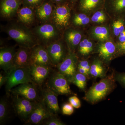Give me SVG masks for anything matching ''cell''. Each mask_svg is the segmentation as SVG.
Wrapping results in <instances>:
<instances>
[{"label":"cell","instance_id":"cell-1","mask_svg":"<svg viewBox=\"0 0 125 125\" xmlns=\"http://www.w3.org/2000/svg\"><path fill=\"white\" fill-rule=\"evenodd\" d=\"M5 31L20 47L31 48L39 44L32 31L20 22L11 23Z\"/></svg>","mask_w":125,"mask_h":125},{"label":"cell","instance_id":"cell-2","mask_svg":"<svg viewBox=\"0 0 125 125\" xmlns=\"http://www.w3.org/2000/svg\"><path fill=\"white\" fill-rule=\"evenodd\" d=\"M114 74L102 78L98 83L90 87L85 94L84 99L94 104L105 98L116 88Z\"/></svg>","mask_w":125,"mask_h":125},{"label":"cell","instance_id":"cell-3","mask_svg":"<svg viewBox=\"0 0 125 125\" xmlns=\"http://www.w3.org/2000/svg\"><path fill=\"white\" fill-rule=\"evenodd\" d=\"M32 31L39 44L46 47L60 39V30L52 22L42 24Z\"/></svg>","mask_w":125,"mask_h":125},{"label":"cell","instance_id":"cell-4","mask_svg":"<svg viewBox=\"0 0 125 125\" xmlns=\"http://www.w3.org/2000/svg\"><path fill=\"white\" fill-rule=\"evenodd\" d=\"M6 90L9 92L17 85L28 83H32L29 67H18L11 69L7 73Z\"/></svg>","mask_w":125,"mask_h":125},{"label":"cell","instance_id":"cell-5","mask_svg":"<svg viewBox=\"0 0 125 125\" xmlns=\"http://www.w3.org/2000/svg\"><path fill=\"white\" fill-rule=\"evenodd\" d=\"M47 82L46 87L58 96L71 95L73 93L67 78L58 71H53Z\"/></svg>","mask_w":125,"mask_h":125},{"label":"cell","instance_id":"cell-6","mask_svg":"<svg viewBox=\"0 0 125 125\" xmlns=\"http://www.w3.org/2000/svg\"><path fill=\"white\" fill-rule=\"evenodd\" d=\"M12 96L11 104L15 113L21 120L25 121L38 102L31 101L16 94H12Z\"/></svg>","mask_w":125,"mask_h":125},{"label":"cell","instance_id":"cell-7","mask_svg":"<svg viewBox=\"0 0 125 125\" xmlns=\"http://www.w3.org/2000/svg\"><path fill=\"white\" fill-rule=\"evenodd\" d=\"M71 9L66 3L55 5L52 16L51 22L61 30L69 24Z\"/></svg>","mask_w":125,"mask_h":125},{"label":"cell","instance_id":"cell-8","mask_svg":"<svg viewBox=\"0 0 125 125\" xmlns=\"http://www.w3.org/2000/svg\"><path fill=\"white\" fill-rule=\"evenodd\" d=\"M38 86L33 83H24L14 87L9 92L31 101L39 102L41 99V92H39Z\"/></svg>","mask_w":125,"mask_h":125},{"label":"cell","instance_id":"cell-9","mask_svg":"<svg viewBox=\"0 0 125 125\" xmlns=\"http://www.w3.org/2000/svg\"><path fill=\"white\" fill-rule=\"evenodd\" d=\"M78 62V57L75 53L69 50L65 59L56 67L57 71L65 76L69 82L77 72Z\"/></svg>","mask_w":125,"mask_h":125},{"label":"cell","instance_id":"cell-10","mask_svg":"<svg viewBox=\"0 0 125 125\" xmlns=\"http://www.w3.org/2000/svg\"><path fill=\"white\" fill-rule=\"evenodd\" d=\"M54 114L48 110L42 100H40L25 121L26 125H42L43 122Z\"/></svg>","mask_w":125,"mask_h":125},{"label":"cell","instance_id":"cell-11","mask_svg":"<svg viewBox=\"0 0 125 125\" xmlns=\"http://www.w3.org/2000/svg\"><path fill=\"white\" fill-rule=\"evenodd\" d=\"M31 65L53 66L46 46L38 44L31 48Z\"/></svg>","mask_w":125,"mask_h":125},{"label":"cell","instance_id":"cell-12","mask_svg":"<svg viewBox=\"0 0 125 125\" xmlns=\"http://www.w3.org/2000/svg\"><path fill=\"white\" fill-rule=\"evenodd\" d=\"M32 83L39 87L42 85L53 72L51 66L32 64L30 66Z\"/></svg>","mask_w":125,"mask_h":125},{"label":"cell","instance_id":"cell-13","mask_svg":"<svg viewBox=\"0 0 125 125\" xmlns=\"http://www.w3.org/2000/svg\"><path fill=\"white\" fill-rule=\"evenodd\" d=\"M46 47L52 64L54 66L56 67L62 62L68 54H66L64 45L60 39L51 43Z\"/></svg>","mask_w":125,"mask_h":125},{"label":"cell","instance_id":"cell-14","mask_svg":"<svg viewBox=\"0 0 125 125\" xmlns=\"http://www.w3.org/2000/svg\"><path fill=\"white\" fill-rule=\"evenodd\" d=\"M57 96L58 95L47 87L41 91V100L48 110L55 115H57L60 111Z\"/></svg>","mask_w":125,"mask_h":125},{"label":"cell","instance_id":"cell-15","mask_svg":"<svg viewBox=\"0 0 125 125\" xmlns=\"http://www.w3.org/2000/svg\"><path fill=\"white\" fill-rule=\"evenodd\" d=\"M55 4L51 0H46L34 9L36 18L42 24L51 22Z\"/></svg>","mask_w":125,"mask_h":125},{"label":"cell","instance_id":"cell-16","mask_svg":"<svg viewBox=\"0 0 125 125\" xmlns=\"http://www.w3.org/2000/svg\"><path fill=\"white\" fill-rule=\"evenodd\" d=\"M22 0H1L0 15L3 18L10 19L17 15Z\"/></svg>","mask_w":125,"mask_h":125},{"label":"cell","instance_id":"cell-17","mask_svg":"<svg viewBox=\"0 0 125 125\" xmlns=\"http://www.w3.org/2000/svg\"><path fill=\"white\" fill-rule=\"evenodd\" d=\"M16 50L14 47H2L0 49V67L7 73L11 69Z\"/></svg>","mask_w":125,"mask_h":125},{"label":"cell","instance_id":"cell-18","mask_svg":"<svg viewBox=\"0 0 125 125\" xmlns=\"http://www.w3.org/2000/svg\"><path fill=\"white\" fill-rule=\"evenodd\" d=\"M31 48L20 47L16 50L11 69L18 67H29L31 65Z\"/></svg>","mask_w":125,"mask_h":125},{"label":"cell","instance_id":"cell-19","mask_svg":"<svg viewBox=\"0 0 125 125\" xmlns=\"http://www.w3.org/2000/svg\"><path fill=\"white\" fill-rule=\"evenodd\" d=\"M82 34L76 30L69 29L65 31L64 38L69 50L74 52L82 39Z\"/></svg>","mask_w":125,"mask_h":125},{"label":"cell","instance_id":"cell-20","mask_svg":"<svg viewBox=\"0 0 125 125\" xmlns=\"http://www.w3.org/2000/svg\"><path fill=\"white\" fill-rule=\"evenodd\" d=\"M17 15L19 22L27 27L32 24L36 18L34 9L26 6L20 8Z\"/></svg>","mask_w":125,"mask_h":125},{"label":"cell","instance_id":"cell-21","mask_svg":"<svg viewBox=\"0 0 125 125\" xmlns=\"http://www.w3.org/2000/svg\"><path fill=\"white\" fill-rule=\"evenodd\" d=\"M99 56L105 61L111 60L116 52V46L111 42H107L99 46L97 50Z\"/></svg>","mask_w":125,"mask_h":125},{"label":"cell","instance_id":"cell-22","mask_svg":"<svg viewBox=\"0 0 125 125\" xmlns=\"http://www.w3.org/2000/svg\"><path fill=\"white\" fill-rule=\"evenodd\" d=\"M107 72L103 62L100 60L96 59L90 66V75L94 78H104L106 77Z\"/></svg>","mask_w":125,"mask_h":125},{"label":"cell","instance_id":"cell-23","mask_svg":"<svg viewBox=\"0 0 125 125\" xmlns=\"http://www.w3.org/2000/svg\"><path fill=\"white\" fill-rule=\"evenodd\" d=\"M10 105L7 96H4L0 101V125H4L10 116Z\"/></svg>","mask_w":125,"mask_h":125},{"label":"cell","instance_id":"cell-24","mask_svg":"<svg viewBox=\"0 0 125 125\" xmlns=\"http://www.w3.org/2000/svg\"><path fill=\"white\" fill-rule=\"evenodd\" d=\"M109 7L114 15L119 18L125 16V0H110Z\"/></svg>","mask_w":125,"mask_h":125},{"label":"cell","instance_id":"cell-25","mask_svg":"<svg viewBox=\"0 0 125 125\" xmlns=\"http://www.w3.org/2000/svg\"><path fill=\"white\" fill-rule=\"evenodd\" d=\"M87 78L84 75L77 72L69 82L73 84L79 89L84 90L87 85Z\"/></svg>","mask_w":125,"mask_h":125},{"label":"cell","instance_id":"cell-26","mask_svg":"<svg viewBox=\"0 0 125 125\" xmlns=\"http://www.w3.org/2000/svg\"><path fill=\"white\" fill-rule=\"evenodd\" d=\"M93 50V43L87 39H84L81 41L78 46L79 54L83 56L89 55Z\"/></svg>","mask_w":125,"mask_h":125},{"label":"cell","instance_id":"cell-27","mask_svg":"<svg viewBox=\"0 0 125 125\" xmlns=\"http://www.w3.org/2000/svg\"><path fill=\"white\" fill-rule=\"evenodd\" d=\"M101 0H80V6L83 11L89 12L94 10L99 5Z\"/></svg>","mask_w":125,"mask_h":125},{"label":"cell","instance_id":"cell-28","mask_svg":"<svg viewBox=\"0 0 125 125\" xmlns=\"http://www.w3.org/2000/svg\"><path fill=\"white\" fill-rule=\"evenodd\" d=\"M94 37L102 41L107 40L109 37V32L106 28L104 27H98L95 28L93 31Z\"/></svg>","mask_w":125,"mask_h":125},{"label":"cell","instance_id":"cell-29","mask_svg":"<svg viewBox=\"0 0 125 125\" xmlns=\"http://www.w3.org/2000/svg\"><path fill=\"white\" fill-rule=\"evenodd\" d=\"M113 26L114 35L118 36L125 29V21L124 18H119L114 21Z\"/></svg>","mask_w":125,"mask_h":125},{"label":"cell","instance_id":"cell-30","mask_svg":"<svg viewBox=\"0 0 125 125\" xmlns=\"http://www.w3.org/2000/svg\"><path fill=\"white\" fill-rule=\"evenodd\" d=\"M57 115H53L45 120L42 124L45 125H64L65 123L62 122L60 118L57 116Z\"/></svg>","mask_w":125,"mask_h":125},{"label":"cell","instance_id":"cell-31","mask_svg":"<svg viewBox=\"0 0 125 125\" xmlns=\"http://www.w3.org/2000/svg\"><path fill=\"white\" fill-rule=\"evenodd\" d=\"M46 0H22L23 6L35 9Z\"/></svg>","mask_w":125,"mask_h":125},{"label":"cell","instance_id":"cell-32","mask_svg":"<svg viewBox=\"0 0 125 125\" xmlns=\"http://www.w3.org/2000/svg\"><path fill=\"white\" fill-rule=\"evenodd\" d=\"M106 20V16L102 11H97L92 16V20L95 23H103Z\"/></svg>","mask_w":125,"mask_h":125},{"label":"cell","instance_id":"cell-33","mask_svg":"<svg viewBox=\"0 0 125 125\" xmlns=\"http://www.w3.org/2000/svg\"><path fill=\"white\" fill-rule=\"evenodd\" d=\"M73 107L70 103H65L62 105V111L64 115H70L73 113Z\"/></svg>","mask_w":125,"mask_h":125},{"label":"cell","instance_id":"cell-34","mask_svg":"<svg viewBox=\"0 0 125 125\" xmlns=\"http://www.w3.org/2000/svg\"><path fill=\"white\" fill-rule=\"evenodd\" d=\"M114 78L116 81L125 88V72L116 73L114 74Z\"/></svg>","mask_w":125,"mask_h":125},{"label":"cell","instance_id":"cell-35","mask_svg":"<svg viewBox=\"0 0 125 125\" xmlns=\"http://www.w3.org/2000/svg\"><path fill=\"white\" fill-rule=\"evenodd\" d=\"M69 102L74 108H79L81 107V103L80 99L76 96H73L70 97L69 99Z\"/></svg>","mask_w":125,"mask_h":125},{"label":"cell","instance_id":"cell-36","mask_svg":"<svg viewBox=\"0 0 125 125\" xmlns=\"http://www.w3.org/2000/svg\"><path fill=\"white\" fill-rule=\"evenodd\" d=\"M117 54L122 56L125 55V42L120 43H117L116 45Z\"/></svg>","mask_w":125,"mask_h":125},{"label":"cell","instance_id":"cell-37","mask_svg":"<svg viewBox=\"0 0 125 125\" xmlns=\"http://www.w3.org/2000/svg\"><path fill=\"white\" fill-rule=\"evenodd\" d=\"M87 16L85 14L83 13H79L76 14L74 16L72 19V22L74 25L76 24L81 21L87 18Z\"/></svg>","mask_w":125,"mask_h":125},{"label":"cell","instance_id":"cell-38","mask_svg":"<svg viewBox=\"0 0 125 125\" xmlns=\"http://www.w3.org/2000/svg\"><path fill=\"white\" fill-rule=\"evenodd\" d=\"M78 66L85 69L90 74V70L91 65H90L89 62L88 61L83 60L78 62Z\"/></svg>","mask_w":125,"mask_h":125},{"label":"cell","instance_id":"cell-39","mask_svg":"<svg viewBox=\"0 0 125 125\" xmlns=\"http://www.w3.org/2000/svg\"><path fill=\"white\" fill-rule=\"evenodd\" d=\"M89 18L88 17L83 19V20L81 21L78 22L76 23L75 25L76 26H81V25H85L88 24L90 22Z\"/></svg>","mask_w":125,"mask_h":125},{"label":"cell","instance_id":"cell-40","mask_svg":"<svg viewBox=\"0 0 125 125\" xmlns=\"http://www.w3.org/2000/svg\"><path fill=\"white\" fill-rule=\"evenodd\" d=\"M7 75H4L0 73V88H1L2 85L6 84L7 81Z\"/></svg>","mask_w":125,"mask_h":125},{"label":"cell","instance_id":"cell-41","mask_svg":"<svg viewBox=\"0 0 125 125\" xmlns=\"http://www.w3.org/2000/svg\"><path fill=\"white\" fill-rule=\"evenodd\" d=\"M77 72L84 75L87 76V78H88L90 75L88 73V72L85 69L78 66H77Z\"/></svg>","mask_w":125,"mask_h":125},{"label":"cell","instance_id":"cell-42","mask_svg":"<svg viewBox=\"0 0 125 125\" xmlns=\"http://www.w3.org/2000/svg\"><path fill=\"white\" fill-rule=\"evenodd\" d=\"M118 41L119 42L118 43H123L125 42V29L118 36Z\"/></svg>","mask_w":125,"mask_h":125},{"label":"cell","instance_id":"cell-43","mask_svg":"<svg viewBox=\"0 0 125 125\" xmlns=\"http://www.w3.org/2000/svg\"><path fill=\"white\" fill-rule=\"evenodd\" d=\"M55 5H60L66 3V0H51Z\"/></svg>","mask_w":125,"mask_h":125},{"label":"cell","instance_id":"cell-44","mask_svg":"<svg viewBox=\"0 0 125 125\" xmlns=\"http://www.w3.org/2000/svg\"><path fill=\"white\" fill-rule=\"evenodd\" d=\"M72 0L73 1H75L77 0Z\"/></svg>","mask_w":125,"mask_h":125}]
</instances>
